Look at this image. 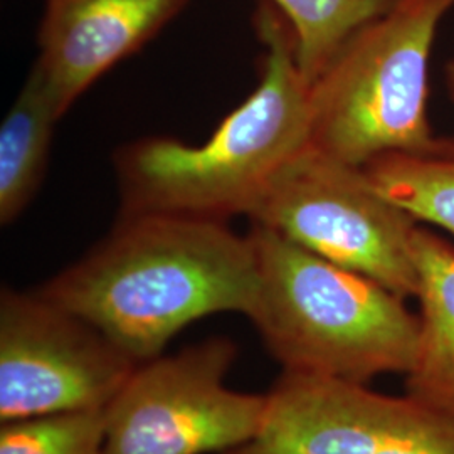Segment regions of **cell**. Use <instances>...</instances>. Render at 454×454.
<instances>
[{
  "label": "cell",
  "mask_w": 454,
  "mask_h": 454,
  "mask_svg": "<svg viewBox=\"0 0 454 454\" xmlns=\"http://www.w3.org/2000/svg\"><path fill=\"white\" fill-rule=\"evenodd\" d=\"M286 17L296 59L311 84L360 27L382 16L395 0H270Z\"/></svg>",
  "instance_id": "cell-13"
},
{
  "label": "cell",
  "mask_w": 454,
  "mask_h": 454,
  "mask_svg": "<svg viewBox=\"0 0 454 454\" xmlns=\"http://www.w3.org/2000/svg\"><path fill=\"white\" fill-rule=\"evenodd\" d=\"M444 74H446V88H448L450 99H451V103H453L454 106V58L453 59H450V61H448Z\"/></svg>",
  "instance_id": "cell-16"
},
{
  "label": "cell",
  "mask_w": 454,
  "mask_h": 454,
  "mask_svg": "<svg viewBox=\"0 0 454 454\" xmlns=\"http://www.w3.org/2000/svg\"><path fill=\"white\" fill-rule=\"evenodd\" d=\"M260 288L247 317L283 372L369 384L406 375L419 347V315L406 298L268 227L253 224Z\"/></svg>",
  "instance_id": "cell-3"
},
{
  "label": "cell",
  "mask_w": 454,
  "mask_h": 454,
  "mask_svg": "<svg viewBox=\"0 0 454 454\" xmlns=\"http://www.w3.org/2000/svg\"><path fill=\"white\" fill-rule=\"evenodd\" d=\"M251 223L406 300L416 298L419 223L382 194L364 167L309 144L275 180Z\"/></svg>",
  "instance_id": "cell-5"
},
{
  "label": "cell",
  "mask_w": 454,
  "mask_h": 454,
  "mask_svg": "<svg viewBox=\"0 0 454 454\" xmlns=\"http://www.w3.org/2000/svg\"><path fill=\"white\" fill-rule=\"evenodd\" d=\"M258 288L249 234L209 219L120 214L101 243L37 292L97 326L140 365L204 317H249Z\"/></svg>",
  "instance_id": "cell-1"
},
{
  "label": "cell",
  "mask_w": 454,
  "mask_h": 454,
  "mask_svg": "<svg viewBox=\"0 0 454 454\" xmlns=\"http://www.w3.org/2000/svg\"><path fill=\"white\" fill-rule=\"evenodd\" d=\"M138 364L39 292L0 294V421L106 409Z\"/></svg>",
  "instance_id": "cell-7"
},
{
  "label": "cell",
  "mask_w": 454,
  "mask_h": 454,
  "mask_svg": "<svg viewBox=\"0 0 454 454\" xmlns=\"http://www.w3.org/2000/svg\"><path fill=\"white\" fill-rule=\"evenodd\" d=\"M419 347L406 377V395L454 422V246L421 224L414 234Z\"/></svg>",
  "instance_id": "cell-10"
},
{
  "label": "cell",
  "mask_w": 454,
  "mask_h": 454,
  "mask_svg": "<svg viewBox=\"0 0 454 454\" xmlns=\"http://www.w3.org/2000/svg\"><path fill=\"white\" fill-rule=\"evenodd\" d=\"M187 2L46 0L34 67L59 118L108 69L150 43Z\"/></svg>",
  "instance_id": "cell-9"
},
{
  "label": "cell",
  "mask_w": 454,
  "mask_h": 454,
  "mask_svg": "<svg viewBox=\"0 0 454 454\" xmlns=\"http://www.w3.org/2000/svg\"><path fill=\"white\" fill-rule=\"evenodd\" d=\"M377 454H454V422L431 414L416 429L392 441Z\"/></svg>",
  "instance_id": "cell-15"
},
{
  "label": "cell",
  "mask_w": 454,
  "mask_h": 454,
  "mask_svg": "<svg viewBox=\"0 0 454 454\" xmlns=\"http://www.w3.org/2000/svg\"><path fill=\"white\" fill-rule=\"evenodd\" d=\"M373 185L406 209L454 236V138L429 153H390L364 167Z\"/></svg>",
  "instance_id": "cell-12"
},
{
  "label": "cell",
  "mask_w": 454,
  "mask_h": 454,
  "mask_svg": "<svg viewBox=\"0 0 454 454\" xmlns=\"http://www.w3.org/2000/svg\"><path fill=\"white\" fill-rule=\"evenodd\" d=\"M61 120L41 73L34 67L0 127V223L27 209L48 168L56 121Z\"/></svg>",
  "instance_id": "cell-11"
},
{
  "label": "cell",
  "mask_w": 454,
  "mask_h": 454,
  "mask_svg": "<svg viewBox=\"0 0 454 454\" xmlns=\"http://www.w3.org/2000/svg\"><path fill=\"white\" fill-rule=\"evenodd\" d=\"M105 431V409L2 422L0 454H101Z\"/></svg>",
  "instance_id": "cell-14"
},
{
  "label": "cell",
  "mask_w": 454,
  "mask_h": 454,
  "mask_svg": "<svg viewBox=\"0 0 454 454\" xmlns=\"http://www.w3.org/2000/svg\"><path fill=\"white\" fill-rule=\"evenodd\" d=\"M254 22L264 46L260 82L204 144L150 137L116 152L121 215L251 219L281 172L309 146L311 82L298 65L292 26L270 0Z\"/></svg>",
  "instance_id": "cell-2"
},
{
  "label": "cell",
  "mask_w": 454,
  "mask_h": 454,
  "mask_svg": "<svg viewBox=\"0 0 454 454\" xmlns=\"http://www.w3.org/2000/svg\"><path fill=\"white\" fill-rule=\"evenodd\" d=\"M453 9L454 0H395L360 27L311 84V146L365 167L444 145L427 112L429 61Z\"/></svg>",
  "instance_id": "cell-4"
},
{
  "label": "cell",
  "mask_w": 454,
  "mask_h": 454,
  "mask_svg": "<svg viewBox=\"0 0 454 454\" xmlns=\"http://www.w3.org/2000/svg\"><path fill=\"white\" fill-rule=\"evenodd\" d=\"M431 416L395 397L328 377L283 372L258 434L223 454H377Z\"/></svg>",
  "instance_id": "cell-8"
},
{
  "label": "cell",
  "mask_w": 454,
  "mask_h": 454,
  "mask_svg": "<svg viewBox=\"0 0 454 454\" xmlns=\"http://www.w3.org/2000/svg\"><path fill=\"white\" fill-rule=\"evenodd\" d=\"M238 345L224 337L140 364L105 409L101 454L226 453L254 438L268 394L229 389Z\"/></svg>",
  "instance_id": "cell-6"
}]
</instances>
